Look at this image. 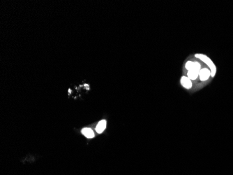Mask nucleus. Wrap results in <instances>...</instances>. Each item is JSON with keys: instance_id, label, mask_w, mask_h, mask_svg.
I'll return each mask as SVG.
<instances>
[{"instance_id": "obj_3", "label": "nucleus", "mask_w": 233, "mask_h": 175, "mask_svg": "<svg viewBox=\"0 0 233 175\" xmlns=\"http://www.w3.org/2000/svg\"><path fill=\"white\" fill-rule=\"evenodd\" d=\"M211 76V71L209 69L203 68L201 69L199 73V77L201 81H206Z\"/></svg>"}, {"instance_id": "obj_7", "label": "nucleus", "mask_w": 233, "mask_h": 175, "mask_svg": "<svg viewBox=\"0 0 233 175\" xmlns=\"http://www.w3.org/2000/svg\"><path fill=\"white\" fill-rule=\"evenodd\" d=\"M82 133L87 138H92L94 137V133L90 128H84L82 130Z\"/></svg>"}, {"instance_id": "obj_4", "label": "nucleus", "mask_w": 233, "mask_h": 175, "mask_svg": "<svg viewBox=\"0 0 233 175\" xmlns=\"http://www.w3.org/2000/svg\"><path fill=\"white\" fill-rule=\"evenodd\" d=\"M180 83H181V86H183L186 89H188V90L191 89L192 86H193L192 81L186 76H182L181 77Z\"/></svg>"}, {"instance_id": "obj_6", "label": "nucleus", "mask_w": 233, "mask_h": 175, "mask_svg": "<svg viewBox=\"0 0 233 175\" xmlns=\"http://www.w3.org/2000/svg\"><path fill=\"white\" fill-rule=\"evenodd\" d=\"M106 128V121L105 120H102L98 123V125L96 127V131L98 133H102L104 131V130Z\"/></svg>"}, {"instance_id": "obj_2", "label": "nucleus", "mask_w": 233, "mask_h": 175, "mask_svg": "<svg viewBox=\"0 0 233 175\" xmlns=\"http://www.w3.org/2000/svg\"><path fill=\"white\" fill-rule=\"evenodd\" d=\"M185 68L187 71L191 70H197L200 71L201 70V65L198 62H193V61H187L185 64Z\"/></svg>"}, {"instance_id": "obj_5", "label": "nucleus", "mask_w": 233, "mask_h": 175, "mask_svg": "<svg viewBox=\"0 0 233 175\" xmlns=\"http://www.w3.org/2000/svg\"><path fill=\"white\" fill-rule=\"evenodd\" d=\"M199 73H200L199 71H197V70L188 71L187 77L191 79V81H195L198 79V77L199 76Z\"/></svg>"}, {"instance_id": "obj_1", "label": "nucleus", "mask_w": 233, "mask_h": 175, "mask_svg": "<svg viewBox=\"0 0 233 175\" xmlns=\"http://www.w3.org/2000/svg\"><path fill=\"white\" fill-rule=\"evenodd\" d=\"M195 57L196 58L199 59V60L202 61L204 63H205V64L209 67V70L211 71V76L214 77V76H215L216 74V67L213 61L211 60V58H209V57L206 56V55L202 53L195 54Z\"/></svg>"}]
</instances>
